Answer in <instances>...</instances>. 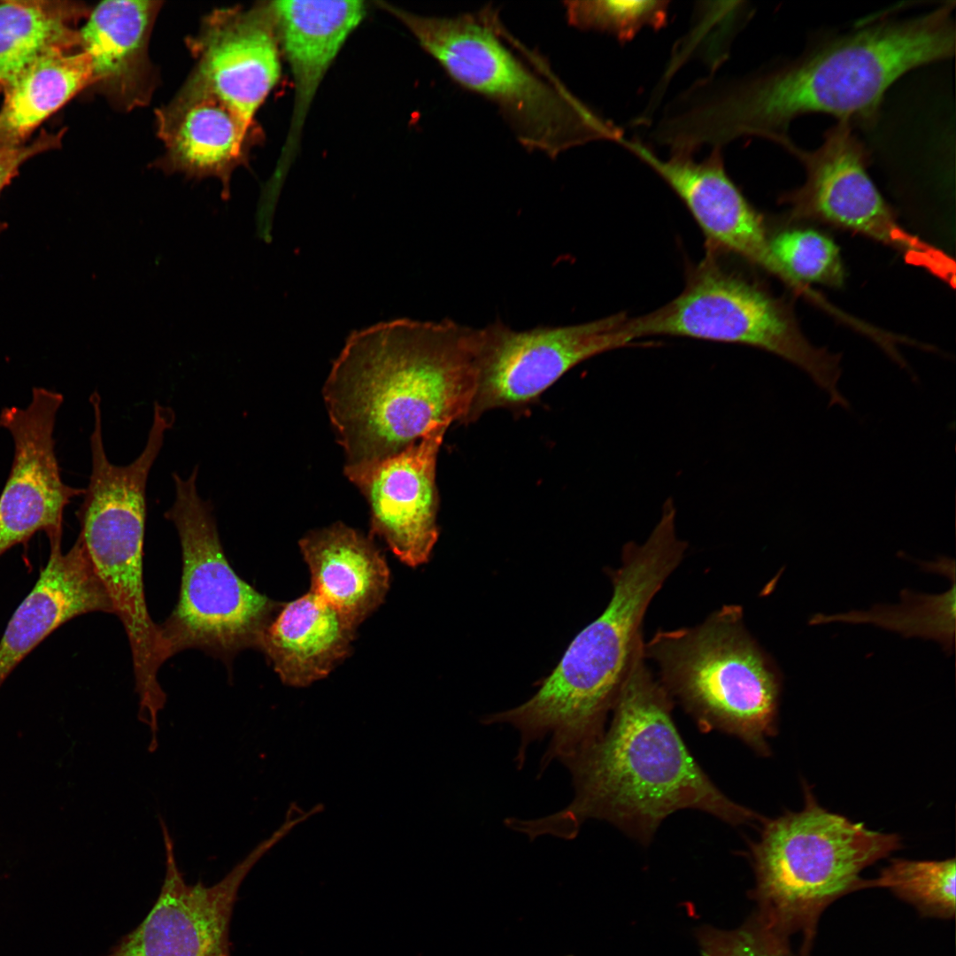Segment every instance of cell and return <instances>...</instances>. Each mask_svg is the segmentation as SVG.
<instances>
[{
  "mask_svg": "<svg viewBox=\"0 0 956 956\" xmlns=\"http://www.w3.org/2000/svg\"><path fill=\"white\" fill-rule=\"evenodd\" d=\"M954 3L903 19H882L836 35L800 57L743 76L707 78L685 92L679 124L687 142L721 149L740 137L790 152L791 122L809 113L871 127L888 89L919 66L954 54Z\"/></svg>",
  "mask_w": 956,
  "mask_h": 956,
  "instance_id": "obj_1",
  "label": "cell"
},
{
  "mask_svg": "<svg viewBox=\"0 0 956 956\" xmlns=\"http://www.w3.org/2000/svg\"><path fill=\"white\" fill-rule=\"evenodd\" d=\"M479 328L399 319L348 337L323 387L354 483L430 430L466 420L478 385Z\"/></svg>",
  "mask_w": 956,
  "mask_h": 956,
  "instance_id": "obj_2",
  "label": "cell"
},
{
  "mask_svg": "<svg viewBox=\"0 0 956 956\" xmlns=\"http://www.w3.org/2000/svg\"><path fill=\"white\" fill-rule=\"evenodd\" d=\"M643 645L608 729L562 763L571 775L572 800L540 818H508L511 829L530 839H572L583 822L597 819L646 844L663 820L682 809L703 811L734 826L760 823L763 816L729 798L690 754L672 717L674 701L648 667Z\"/></svg>",
  "mask_w": 956,
  "mask_h": 956,
  "instance_id": "obj_3",
  "label": "cell"
},
{
  "mask_svg": "<svg viewBox=\"0 0 956 956\" xmlns=\"http://www.w3.org/2000/svg\"><path fill=\"white\" fill-rule=\"evenodd\" d=\"M680 563L678 551L661 538L627 543L620 567L609 572L613 593L603 613L575 636L535 695L514 708L482 719V724H509L518 731L519 767L525 763L528 748L544 737L550 738L540 773L552 761L574 758L602 736L644 642L647 608Z\"/></svg>",
  "mask_w": 956,
  "mask_h": 956,
  "instance_id": "obj_4",
  "label": "cell"
},
{
  "mask_svg": "<svg viewBox=\"0 0 956 956\" xmlns=\"http://www.w3.org/2000/svg\"><path fill=\"white\" fill-rule=\"evenodd\" d=\"M378 4L455 83L493 104L526 149L553 158L590 142L622 141L619 127L577 98L541 57L506 31L495 9L437 17Z\"/></svg>",
  "mask_w": 956,
  "mask_h": 956,
  "instance_id": "obj_5",
  "label": "cell"
},
{
  "mask_svg": "<svg viewBox=\"0 0 956 956\" xmlns=\"http://www.w3.org/2000/svg\"><path fill=\"white\" fill-rule=\"evenodd\" d=\"M804 795L802 810L764 817L759 839L750 843L754 916L785 939L801 933V956L807 955L825 908L861 890L860 873L902 846L898 835L871 830L823 808L807 784Z\"/></svg>",
  "mask_w": 956,
  "mask_h": 956,
  "instance_id": "obj_6",
  "label": "cell"
},
{
  "mask_svg": "<svg viewBox=\"0 0 956 956\" xmlns=\"http://www.w3.org/2000/svg\"><path fill=\"white\" fill-rule=\"evenodd\" d=\"M644 658L659 682L700 729L739 738L757 754H771L778 732L779 674L745 627L743 608L725 605L702 623L659 630Z\"/></svg>",
  "mask_w": 956,
  "mask_h": 956,
  "instance_id": "obj_7",
  "label": "cell"
},
{
  "mask_svg": "<svg viewBox=\"0 0 956 956\" xmlns=\"http://www.w3.org/2000/svg\"><path fill=\"white\" fill-rule=\"evenodd\" d=\"M628 324L635 338L686 336L761 349L801 369L830 405H850L839 389L840 355L811 343L785 304L723 267L712 250L689 271L679 296Z\"/></svg>",
  "mask_w": 956,
  "mask_h": 956,
  "instance_id": "obj_8",
  "label": "cell"
},
{
  "mask_svg": "<svg viewBox=\"0 0 956 956\" xmlns=\"http://www.w3.org/2000/svg\"><path fill=\"white\" fill-rule=\"evenodd\" d=\"M196 466L187 478L173 474L174 501L165 513L179 535L182 575L177 605L159 626L170 656L200 649L225 663L258 648L281 605L257 591L229 565L212 505L198 494Z\"/></svg>",
  "mask_w": 956,
  "mask_h": 956,
  "instance_id": "obj_9",
  "label": "cell"
},
{
  "mask_svg": "<svg viewBox=\"0 0 956 956\" xmlns=\"http://www.w3.org/2000/svg\"><path fill=\"white\" fill-rule=\"evenodd\" d=\"M148 468L108 460L91 467L83 500L76 513L81 541L123 624L131 647L135 692L158 694V673L170 658L159 626L151 620L144 596L143 554Z\"/></svg>",
  "mask_w": 956,
  "mask_h": 956,
  "instance_id": "obj_10",
  "label": "cell"
},
{
  "mask_svg": "<svg viewBox=\"0 0 956 956\" xmlns=\"http://www.w3.org/2000/svg\"><path fill=\"white\" fill-rule=\"evenodd\" d=\"M790 153L806 172L803 185L782 197L791 221L813 220L861 234L954 285V261L897 221L867 173L869 151L850 123L837 121L814 150L795 145Z\"/></svg>",
  "mask_w": 956,
  "mask_h": 956,
  "instance_id": "obj_11",
  "label": "cell"
},
{
  "mask_svg": "<svg viewBox=\"0 0 956 956\" xmlns=\"http://www.w3.org/2000/svg\"><path fill=\"white\" fill-rule=\"evenodd\" d=\"M623 312L566 326L515 330L500 320L479 328L478 385L466 418L531 401L576 365L628 345Z\"/></svg>",
  "mask_w": 956,
  "mask_h": 956,
  "instance_id": "obj_12",
  "label": "cell"
},
{
  "mask_svg": "<svg viewBox=\"0 0 956 956\" xmlns=\"http://www.w3.org/2000/svg\"><path fill=\"white\" fill-rule=\"evenodd\" d=\"M166 872L159 894L145 918L103 956H231L229 925L246 874L267 849L265 842L212 885L189 884L174 855L161 816Z\"/></svg>",
  "mask_w": 956,
  "mask_h": 956,
  "instance_id": "obj_13",
  "label": "cell"
},
{
  "mask_svg": "<svg viewBox=\"0 0 956 956\" xmlns=\"http://www.w3.org/2000/svg\"><path fill=\"white\" fill-rule=\"evenodd\" d=\"M672 189L701 228L709 250L726 251L761 267L813 304L821 296L796 280L775 257L763 218L725 169L721 149L697 161L690 155L663 159L638 139L621 143Z\"/></svg>",
  "mask_w": 956,
  "mask_h": 956,
  "instance_id": "obj_14",
  "label": "cell"
},
{
  "mask_svg": "<svg viewBox=\"0 0 956 956\" xmlns=\"http://www.w3.org/2000/svg\"><path fill=\"white\" fill-rule=\"evenodd\" d=\"M64 397L42 387L32 389L26 407L6 406L0 427L13 442V459L0 494V557L35 533L62 534L64 512L83 489L66 484L55 452L54 428Z\"/></svg>",
  "mask_w": 956,
  "mask_h": 956,
  "instance_id": "obj_15",
  "label": "cell"
},
{
  "mask_svg": "<svg viewBox=\"0 0 956 956\" xmlns=\"http://www.w3.org/2000/svg\"><path fill=\"white\" fill-rule=\"evenodd\" d=\"M447 428L430 430L354 482L369 505L372 533L410 567L426 563L438 538L436 465Z\"/></svg>",
  "mask_w": 956,
  "mask_h": 956,
  "instance_id": "obj_16",
  "label": "cell"
},
{
  "mask_svg": "<svg viewBox=\"0 0 956 956\" xmlns=\"http://www.w3.org/2000/svg\"><path fill=\"white\" fill-rule=\"evenodd\" d=\"M276 29L270 10L220 9L209 15L190 49L195 72L251 127L280 77Z\"/></svg>",
  "mask_w": 956,
  "mask_h": 956,
  "instance_id": "obj_17",
  "label": "cell"
},
{
  "mask_svg": "<svg viewBox=\"0 0 956 956\" xmlns=\"http://www.w3.org/2000/svg\"><path fill=\"white\" fill-rule=\"evenodd\" d=\"M61 537L48 538L47 564L0 639V687L19 663L61 625L91 612L113 613L81 541L77 538L63 553Z\"/></svg>",
  "mask_w": 956,
  "mask_h": 956,
  "instance_id": "obj_18",
  "label": "cell"
},
{
  "mask_svg": "<svg viewBox=\"0 0 956 956\" xmlns=\"http://www.w3.org/2000/svg\"><path fill=\"white\" fill-rule=\"evenodd\" d=\"M294 81L290 131L275 171L284 180L312 101L328 69L364 19L363 1H274L268 5Z\"/></svg>",
  "mask_w": 956,
  "mask_h": 956,
  "instance_id": "obj_19",
  "label": "cell"
},
{
  "mask_svg": "<svg viewBox=\"0 0 956 956\" xmlns=\"http://www.w3.org/2000/svg\"><path fill=\"white\" fill-rule=\"evenodd\" d=\"M157 120L170 169L217 177L227 199L250 129L237 113L194 73L176 98L157 112Z\"/></svg>",
  "mask_w": 956,
  "mask_h": 956,
  "instance_id": "obj_20",
  "label": "cell"
},
{
  "mask_svg": "<svg viewBox=\"0 0 956 956\" xmlns=\"http://www.w3.org/2000/svg\"><path fill=\"white\" fill-rule=\"evenodd\" d=\"M299 548L310 590L355 628L383 602L389 570L371 538L339 522L307 533Z\"/></svg>",
  "mask_w": 956,
  "mask_h": 956,
  "instance_id": "obj_21",
  "label": "cell"
},
{
  "mask_svg": "<svg viewBox=\"0 0 956 956\" xmlns=\"http://www.w3.org/2000/svg\"><path fill=\"white\" fill-rule=\"evenodd\" d=\"M155 1H105L79 28L80 48L91 58L96 84L119 105L143 104L151 92L147 54Z\"/></svg>",
  "mask_w": 956,
  "mask_h": 956,
  "instance_id": "obj_22",
  "label": "cell"
},
{
  "mask_svg": "<svg viewBox=\"0 0 956 956\" xmlns=\"http://www.w3.org/2000/svg\"><path fill=\"white\" fill-rule=\"evenodd\" d=\"M355 629L310 590L281 605L258 649L284 683L306 686L327 676L346 658Z\"/></svg>",
  "mask_w": 956,
  "mask_h": 956,
  "instance_id": "obj_23",
  "label": "cell"
},
{
  "mask_svg": "<svg viewBox=\"0 0 956 956\" xmlns=\"http://www.w3.org/2000/svg\"><path fill=\"white\" fill-rule=\"evenodd\" d=\"M95 84L91 58L82 50H55L39 58L2 90L0 146L28 142L47 118Z\"/></svg>",
  "mask_w": 956,
  "mask_h": 956,
  "instance_id": "obj_24",
  "label": "cell"
},
{
  "mask_svg": "<svg viewBox=\"0 0 956 956\" xmlns=\"http://www.w3.org/2000/svg\"><path fill=\"white\" fill-rule=\"evenodd\" d=\"M89 10L70 1L0 2V89L39 58L80 48L77 23Z\"/></svg>",
  "mask_w": 956,
  "mask_h": 956,
  "instance_id": "obj_25",
  "label": "cell"
},
{
  "mask_svg": "<svg viewBox=\"0 0 956 956\" xmlns=\"http://www.w3.org/2000/svg\"><path fill=\"white\" fill-rule=\"evenodd\" d=\"M955 860L894 859L879 876L863 880L862 889L884 887L927 916L951 918L955 914Z\"/></svg>",
  "mask_w": 956,
  "mask_h": 956,
  "instance_id": "obj_26",
  "label": "cell"
},
{
  "mask_svg": "<svg viewBox=\"0 0 956 956\" xmlns=\"http://www.w3.org/2000/svg\"><path fill=\"white\" fill-rule=\"evenodd\" d=\"M772 251L796 280L840 287L845 277L839 249L823 233L807 227H790L770 236Z\"/></svg>",
  "mask_w": 956,
  "mask_h": 956,
  "instance_id": "obj_27",
  "label": "cell"
},
{
  "mask_svg": "<svg viewBox=\"0 0 956 956\" xmlns=\"http://www.w3.org/2000/svg\"><path fill=\"white\" fill-rule=\"evenodd\" d=\"M668 1L575 0L564 2L573 27L613 35L621 42L631 41L642 29L666 26Z\"/></svg>",
  "mask_w": 956,
  "mask_h": 956,
  "instance_id": "obj_28",
  "label": "cell"
},
{
  "mask_svg": "<svg viewBox=\"0 0 956 956\" xmlns=\"http://www.w3.org/2000/svg\"><path fill=\"white\" fill-rule=\"evenodd\" d=\"M697 938L702 956H794L789 940L767 929L754 914L735 929L703 926Z\"/></svg>",
  "mask_w": 956,
  "mask_h": 956,
  "instance_id": "obj_29",
  "label": "cell"
},
{
  "mask_svg": "<svg viewBox=\"0 0 956 956\" xmlns=\"http://www.w3.org/2000/svg\"><path fill=\"white\" fill-rule=\"evenodd\" d=\"M63 130L58 133L42 131L34 140L18 146H0V196L4 188L19 173L20 166L29 158L57 149L61 142ZM7 224L0 220V235L7 228Z\"/></svg>",
  "mask_w": 956,
  "mask_h": 956,
  "instance_id": "obj_30",
  "label": "cell"
},
{
  "mask_svg": "<svg viewBox=\"0 0 956 956\" xmlns=\"http://www.w3.org/2000/svg\"><path fill=\"white\" fill-rule=\"evenodd\" d=\"M651 135H652V136H653V139H654V141L656 142V140H655V138H654V135H653V131H652ZM672 154H673V153H672ZM674 154H676V153H674ZM684 155H686V154H684Z\"/></svg>",
  "mask_w": 956,
  "mask_h": 956,
  "instance_id": "obj_31",
  "label": "cell"
}]
</instances>
